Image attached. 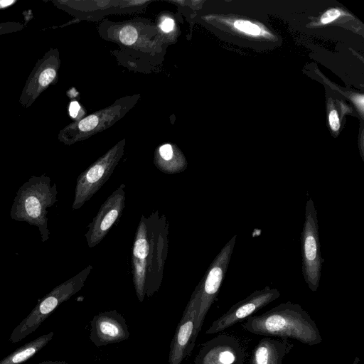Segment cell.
Wrapping results in <instances>:
<instances>
[{
  "mask_svg": "<svg viewBox=\"0 0 364 364\" xmlns=\"http://www.w3.org/2000/svg\"><path fill=\"white\" fill-rule=\"evenodd\" d=\"M169 224L158 210L142 215L134 235L132 267L138 300L152 296L160 288L168 251Z\"/></svg>",
  "mask_w": 364,
  "mask_h": 364,
  "instance_id": "1",
  "label": "cell"
},
{
  "mask_svg": "<svg viewBox=\"0 0 364 364\" xmlns=\"http://www.w3.org/2000/svg\"><path fill=\"white\" fill-rule=\"evenodd\" d=\"M242 328L256 335L292 338L309 346L322 341L319 330L308 312L299 304L290 301L248 317Z\"/></svg>",
  "mask_w": 364,
  "mask_h": 364,
  "instance_id": "2",
  "label": "cell"
},
{
  "mask_svg": "<svg viewBox=\"0 0 364 364\" xmlns=\"http://www.w3.org/2000/svg\"><path fill=\"white\" fill-rule=\"evenodd\" d=\"M57 185L45 175L32 176L17 191L10 215L16 221L36 226L42 242L49 239L47 209L57 202Z\"/></svg>",
  "mask_w": 364,
  "mask_h": 364,
  "instance_id": "3",
  "label": "cell"
},
{
  "mask_svg": "<svg viewBox=\"0 0 364 364\" xmlns=\"http://www.w3.org/2000/svg\"><path fill=\"white\" fill-rule=\"evenodd\" d=\"M92 269V266L88 265L40 299L28 315L13 330L9 341L13 343L19 342L34 332L57 307L83 287Z\"/></svg>",
  "mask_w": 364,
  "mask_h": 364,
  "instance_id": "4",
  "label": "cell"
},
{
  "mask_svg": "<svg viewBox=\"0 0 364 364\" xmlns=\"http://www.w3.org/2000/svg\"><path fill=\"white\" fill-rule=\"evenodd\" d=\"M301 270L308 287L316 291L319 286L322 262L317 211L311 198L306 203L301 235Z\"/></svg>",
  "mask_w": 364,
  "mask_h": 364,
  "instance_id": "5",
  "label": "cell"
},
{
  "mask_svg": "<svg viewBox=\"0 0 364 364\" xmlns=\"http://www.w3.org/2000/svg\"><path fill=\"white\" fill-rule=\"evenodd\" d=\"M235 240L236 235H234L225 245L198 284L200 292V306L196 323V339L202 328L205 317L215 301L223 284L233 252Z\"/></svg>",
  "mask_w": 364,
  "mask_h": 364,
  "instance_id": "6",
  "label": "cell"
},
{
  "mask_svg": "<svg viewBox=\"0 0 364 364\" xmlns=\"http://www.w3.org/2000/svg\"><path fill=\"white\" fill-rule=\"evenodd\" d=\"M120 156L117 150L109 151L78 176L72 205L73 210L80 209L107 182Z\"/></svg>",
  "mask_w": 364,
  "mask_h": 364,
  "instance_id": "7",
  "label": "cell"
},
{
  "mask_svg": "<svg viewBox=\"0 0 364 364\" xmlns=\"http://www.w3.org/2000/svg\"><path fill=\"white\" fill-rule=\"evenodd\" d=\"M280 296V292L277 289L267 286L260 290L253 291L248 296L239 301L232 306L230 309L220 317L214 321L206 334H213L245 321L259 309L266 306Z\"/></svg>",
  "mask_w": 364,
  "mask_h": 364,
  "instance_id": "8",
  "label": "cell"
},
{
  "mask_svg": "<svg viewBox=\"0 0 364 364\" xmlns=\"http://www.w3.org/2000/svg\"><path fill=\"white\" fill-rule=\"evenodd\" d=\"M200 306V292L198 285L193 291L183 311L170 346L168 364H181L193 349L196 339L195 330Z\"/></svg>",
  "mask_w": 364,
  "mask_h": 364,
  "instance_id": "9",
  "label": "cell"
},
{
  "mask_svg": "<svg viewBox=\"0 0 364 364\" xmlns=\"http://www.w3.org/2000/svg\"><path fill=\"white\" fill-rule=\"evenodd\" d=\"M125 185L121 184L100 206L85 235L90 248L97 246L121 216L125 205Z\"/></svg>",
  "mask_w": 364,
  "mask_h": 364,
  "instance_id": "10",
  "label": "cell"
},
{
  "mask_svg": "<svg viewBox=\"0 0 364 364\" xmlns=\"http://www.w3.org/2000/svg\"><path fill=\"white\" fill-rule=\"evenodd\" d=\"M245 357V351L237 339L220 334L201 346L194 364H243Z\"/></svg>",
  "mask_w": 364,
  "mask_h": 364,
  "instance_id": "11",
  "label": "cell"
},
{
  "mask_svg": "<svg viewBox=\"0 0 364 364\" xmlns=\"http://www.w3.org/2000/svg\"><path fill=\"white\" fill-rule=\"evenodd\" d=\"M90 325V339L97 348L122 342L130 335L124 318L115 310L97 314Z\"/></svg>",
  "mask_w": 364,
  "mask_h": 364,
  "instance_id": "12",
  "label": "cell"
},
{
  "mask_svg": "<svg viewBox=\"0 0 364 364\" xmlns=\"http://www.w3.org/2000/svg\"><path fill=\"white\" fill-rule=\"evenodd\" d=\"M293 347L289 338L264 337L254 348L249 364H282Z\"/></svg>",
  "mask_w": 364,
  "mask_h": 364,
  "instance_id": "13",
  "label": "cell"
},
{
  "mask_svg": "<svg viewBox=\"0 0 364 364\" xmlns=\"http://www.w3.org/2000/svg\"><path fill=\"white\" fill-rule=\"evenodd\" d=\"M53 331L26 343L0 360V364H21L44 348L53 338Z\"/></svg>",
  "mask_w": 364,
  "mask_h": 364,
  "instance_id": "14",
  "label": "cell"
},
{
  "mask_svg": "<svg viewBox=\"0 0 364 364\" xmlns=\"http://www.w3.org/2000/svg\"><path fill=\"white\" fill-rule=\"evenodd\" d=\"M159 155L160 159L156 162V166L166 173H179L186 168V160L183 158L176 159L173 147L169 144L160 146Z\"/></svg>",
  "mask_w": 364,
  "mask_h": 364,
  "instance_id": "15",
  "label": "cell"
},
{
  "mask_svg": "<svg viewBox=\"0 0 364 364\" xmlns=\"http://www.w3.org/2000/svg\"><path fill=\"white\" fill-rule=\"evenodd\" d=\"M119 39L125 45L129 46L137 39V32L134 27L126 26L119 32Z\"/></svg>",
  "mask_w": 364,
  "mask_h": 364,
  "instance_id": "16",
  "label": "cell"
},
{
  "mask_svg": "<svg viewBox=\"0 0 364 364\" xmlns=\"http://www.w3.org/2000/svg\"><path fill=\"white\" fill-rule=\"evenodd\" d=\"M234 26L238 30L250 35L257 36L260 33V28L259 26L248 21H236L234 23Z\"/></svg>",
  "mask_w": 364,
  "mask_h": 364,
  "instance_id": "17",
  "label": "cell"
},
{
  "mask_svg": "<svg viewBox=\"0 0 364 364\" xmlns=\"http://www.w3.org/2000/svg\"><path fill=\"white\" fill-rule=\"evenodd\" d=\"M98 122L97 117L92 114L82 119L78 124V127L82 132H87L95 128Z\"/></svg>",
  "mask_w": 364,
  "mask_h": 364,
  "instance_id": "18",
  "label": "cell"
},
{
  "mask_svg": "<svg viewBox=\"0 0 364 364\" xmlns=\"http://www.w3.org/2000/svg\"><path fill=\"white\" fill-rule=\"evenodd\" d=\"M56 75V72L53 68H48L44 70L39 76V83L45 87L50 84Z\"/></svg>",
  "mask_w": 364,
  "mask_h": 364,
  "instance_id": "19",
  "label": "cell"
},
{
  "mask_svg": "<svg viewBox=\"0 0 364 364\" xmlns=\"http://www.w3.org/2000/svg\"><path fill=\"white\" fill-rule=\"evenodd\" d=\"M340 14H341L338 10L336 9H331L322 15L321 21L323 24L328 23L336 19Z\"/></svg>",
  "mask_w": 364,
  "mask_h": 364,
  "instance_id": "20",
  "label": "cell"
},
{
  "mask_svg": "<svg viewBox=\"0 0 364 364\" xmlns=\"http://www.w3.org/2000/svg\"><path fill=\"white\" fill-rule=\"evenodd\" d=\"M329 124L333 131H337L340 128V121L338 113L336 110H332L328 116Z\"/></svg>",
  "mask_w": 364,
  "mask_h": 364,
  "instance_id": "21",
  "label": "cell"
},
{
  "mask_svg": "<svg viewBox=\"0 0 364 364\" xmlns=\"http://www.w3.org/2000/svg\"><path fill=\"white\" fill-rule=\"evenodd\" d=\"M173 27L174 21L173 19L169 18H165L161 24V28L162 31L166 33L171 31Z\"/></svg>",
  "mask_w": 364,
  "mask_h": 364,
  "instance_id": "22",
  "label": "cell"
},
{
  "mask_svg": "<svg viewBox=\"0 0 364 364\" xmlns=\"http://www.w3.org/2000/svg\"><path fill=\"white\" fill-rule=\"evenodd\" d=\"M80 109V107L77 102H75V101L72 102L70 103V107H69L70 115L73 118L76 117Z\"/></svg>",
  "mask_w": 364,
  "mask_h": 364,
  "instance_id": "23",
  "label": "cell"
},
{
  "mask_svg": "<svg viewBox=\"0 0 364 364\" xmlns=\"http://www.w3.org/2000/svg\"><path fill=\"white\" fill-rule=\"evenodd\" d=\"M355 101L356 104L358 106H360V109L363 110V95L357 96L355 98Z\"/></svg>",
  "mask_w": 364,
  "mask_h": 364,
  "instance_id": "24",
  "label": "cell"
},
{
  "mask_svg": "<svg viewBox=\"0 0 364 364\" xmlns=\"http://www.w3.org/2000/svg\"><path fill=\"white\" fill-rule=\"evenodd\" d=\"M14 1H0V8H4L13 4Z\"/></svg>",
  "mask_w": 364,
  "mask_h": 364,
  "instance_id": "25",
  "label": "cell"
},
{
  "mask_svg": "<svg viewBox=\"0 0 364 364\" xmlns=\"http://www.w3.org/2000/svg\"><path fill=\"white\" fill-rule=\"evenodd\" d=\"M36 364H68L65 361H51V360H47V361H43V362H41V363H36Z\"/></svg>",
  "mask_w": 364,
  "mask_h": 364,
  "instance_id": "26",
  "label": "cell"
},
{
  "mask_svg": "<svg viewBox=\"0 0 364 364\" xmlns=\"http://www.w3.org/2000/svg\"><path fill=\"white\" fill-rule=\"evenodd\" d=\"M360 358L358 357H355L353 362L351 364H359Z\"/></svg>",
  "mask_w": 364,
  "mask_h": 364,
  "instance_id": "27",
  "label": "cell"
}]
</instances>
